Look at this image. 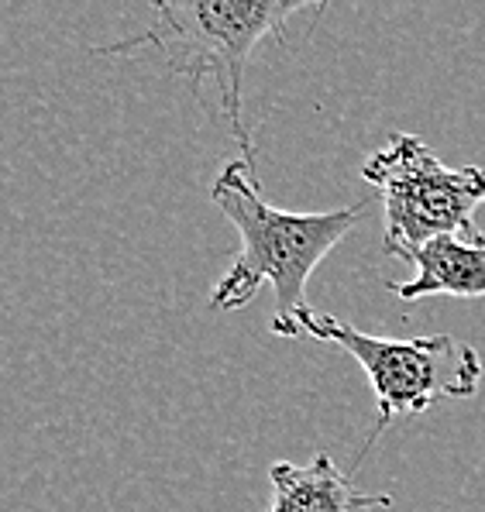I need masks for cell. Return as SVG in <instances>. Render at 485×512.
<instances>
[{
	"label": "cell",
	"mask_w": 485,
	"mask_h": 512,
	"mask_svg": "<svg viewBox=\"0 0 485 512\" xmlns=\"http://www.w3.org/2000/svg\"><path fill=\"white\" fill-rule=\"evenodd\" d=\"M272 334L327 341L334 348L348 351L365 368L375 392V427L365 440V451L358 454V464L375 447V440L389 430V423L424 413L437 399L475 396L482 382L479 351L472 344L458 341L455 334L389 341V337H372L338 317L310 310V306L286 324H272Z\"/></svg>",
	"instance_id": "cell-3"
},
{
	"label": "cell",
	"mask_w": 485,
	"mask_h": 512,
	"mask_svg": "<svg viewBox=\"0 0 485 512\" xmlns=\"http://www.w3.org/2000/svg\"><path fill=\"white\" fill-rule=\"evenodd\" d=\"M410 262L417 265V275L393 286V293L403 303H417L427 296H485V231L434 238Z\"/></svg>",
	"instance_id": "cell-6"
},
{
	"label": "cell",
	"mask_w": 485,
	"mask_h": 512,
	"mask_svg": "<svg viewBox=\"0 0 485 512\" xmlns=\"http://www.w3.org/2000/svg\"><path fill=\"white\" fill-rule=\"evenodd\" d=\"M362 179L382 196V248L410 262L427 241L475 234V210L485 203V169H451L417 135H393L372 152Z\"/></svg>",
	"instance_id": "cell-4"
},
{
	"label": "cell",
	"mask_w": 485,
	"mask_h": 512,
	"mask_svg": "<svg viewBox=\"0 0 485 512\" xmlns=\"http://www.w3.org/2000/svg\"><path fill=\"white\" fill-rule=\"evenodd\" d=\"M155 21L138 35L97 45V55H128L138 49H155L166 69L186 76L193 93L203 83H214L221 110L228 117L234 141L241 145L245 162L255 165L252 131L245 124V69L255 45L269 35H283L289 18L303 11H317L300 0H176L155 4Z\"/></svg>",
	"instance_id": "cell-2"
},
{
	"label": "cell",
	"mask_w": 485,
	"mask_h": 512,
	"mask_svg": "<svg viewBox=\"0 0 485 512\" xmlns=\"http://www.w3.org/2000/svg\"><path fill=\"white\" fill-rule=\"evenodd\" d=\"M210 200L238 227L241 248L231 269L210 293V310H241L255 299L262 286L276 293L272 324H286L300 310H307L310 275L348 231L358 224L365 207H341L324 214H293L265 203L252 162H228L210 186Z\"/></svg>",
	"instance_id": "cell-1"
},
{
	"label": "cell",
	"mask_w": 485,
	"mask_h": 512,
	"mask_svg": "<svg viewBox=\"0 0 485 512\" xmlns=\"http://www.w3.org/2000/svg\"><path fill=\"white\" fill-rule=\"evenodd\" d=\"M269 482V512H369L393 502V495L358 492L331 454H314L310 464L276 461L269 468Z\"/></svg>",
	"instance_id": "cell-5"
}]
</instances>
